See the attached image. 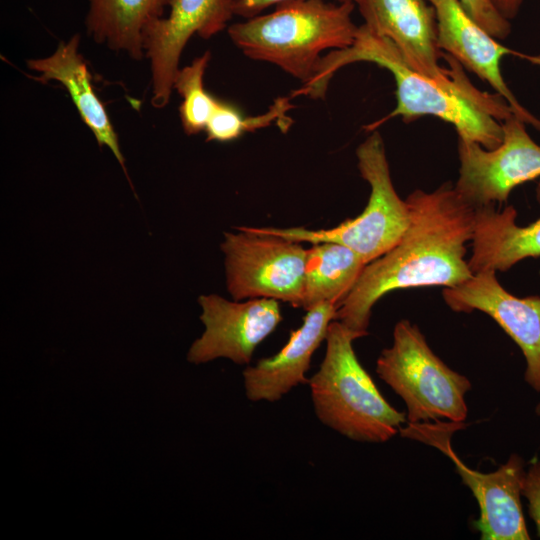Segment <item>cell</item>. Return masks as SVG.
<instances>
[{"mask_svg": "<svg viewBox=\"0 0 540 540\" xmlns=\"http://www.w3.org/2000/svg\"><path fill=\"white\" fill-rule=\"evenodd\" d=\"M409 225L385 254L366 264L337 309L336 319L359 338L368 334L372 307L388 292L457 286L472 275L465 260L475 208L450 182L432 192L414 190L406 199Z\"/></svg>", "mask_w": 540, "mask_h": 540, "instance_id": "obj_1", "label": "cell"}, {"mask_svg": "<svg viewBox=\"0 0 540 540\" xmlns=\"http://www.w3.org/2000/svg\"><path fill=\"white\" fill-rule=\"evenodd\" d=\"M442 57L452 68L447 81L435 80L412 69L389 39L374 34L362 24L353 43L324 55L310 80L292 95L323 99L339 69L356 62L373 63L388 70L396 85L397 104L382 121L401 117L410 123L433 116L453 125L458 138L476 142L485 149L496 148L502 142L501 123L514 114L513 110L498 93L476 88L452 56L442 52Z\"/></svg>", "mask_w": 540, "mask_h": 540, "instance_id": "obj_2", "label": "cell"}, {"mask_svg": "<svg viewBox=\"0 0 540 540\" xmlns=\"http://www.w3.org/2000/svg\"><path fill=\"white\" fill-rule=\"evenodd\" d=\"M354 9L348 1L287 0L270 13L228 26V34L246 57L276 65L304 84L323 52L353 43L358 30Z\"/></svg>", "mask_w": 540, "mask_h": 540, "instance_id": "obj_3", "label": "cell"}, {"mask_svg": "<svg viewBox=\"0 0 540 540\" xmlns=\"http://www.w3.org/2000/svg\"><path fill=\"white\" fill-rule=\"evenodd\" d=\"M359 337L338 320L327 330L326 352L308 379L315 414L322 424L358 442L383 443L407 422L391 406L359 362L353 341Z\"/></svg>", "mask_w": 540, "mask_h": 540, "instance_id": "obj_4", "label": "cell"}, {"mask_svg": "<svg viewBox=\"0 0 540 540\" xmlns=\"http://www.w3.org/2000/svg\"><path fill=\"white\" fill-rule=\"evenodd\" d=\"M376 372L407 407V423H463L470 380L447 366L429 347L417 325L398 321L393 344L382 350Z\"/></svg>", "mask_w": 540, "mask_h": 540, "instance_id": "obj_5", "label": "cell"}, {"mask_svg": "<svg viewBox=\"0 0 540 540\" xmlns=\"http://www.w3.org/2000/svg\"><path fill=\"white\" fill-rule=\"evenodd\" d=\"M360 175L371 188L363 212L330 229L309 230L303 227H264L270 233L310 244L336 242L359 254L366 264L394 247L404 235L410 211L393 185L382 136L377 130L356 149Z\"/></svg>", "mask_w": 540, "mask_h": 540, "instance_id": "obj_6", "label": "cell"}, {"mask_svg": "<svg viewBox=\"0 0 540 540\" xmlns=\"http://www.w3.org/2000/svg\"><path fill=\"white\" fill-rule=\"evenodd\" d=\"M237 230L225 232L221 244L232 298H270L301 307L307 249L264 227Z\"/></svg>", "mask_w": 540, "mask_h": 540, "instance_id": "obj_7", "label": "cell"}, {"mask_svg": "<svg viewBox=\"0 0 540 540\" xmlns=\"http://www.w3.org/2000/svg\"><path fill=\"white\" fill-rule=\"evenodd\" d=\"M435 423H408L399 432L435 446L450 458L478 503L480 515L475 526L482 540H529L521 503L526 472L523 458L512 454L505 464L489 473L473 470L460 460L450 444L451 433L464 423Z\"/></svg>", "mask_w": 540, "mask_h": 540, "instance_id": "obj_8", "label": "cell"}, {"mask_svg": "<svg viewBox=\"0 0 540 540\" xmlns=\"http://www.w3.org/2000/svg\"><path fill=\"white\" fill-rule=\"evenodd\" d=\"M198 302L205 331L187 355L188 361L195 364L227 358L248 365L256 347L282 321L279 301L270 298L232 302L211 294L200 296Z\"/></svg>", "mask_w": 540, "mask_h": 540, "instance_id": "obj_9", "label": "cell"}, {"mask_svg": "<svg viewBox=\"0 0 540 540\" xmlns=\"http://www.w3.org/2000/svg\"><path fill=\"white\" fill-rule=\"evenodd\" d=\"M169 14L151 23L144 32V51L150 60L152 99L165 107L174 89L179 60L192 36L210 38L234 16L233 0H171Z\"/></svg>", "mask_w": 540, "mask_h": 540, "instance_id": "obj_10", "label": "cell"}, {"mask_svg": "<svg viewBox=\"0 0 540 540\" xmlns=\"http://www.w3.org/2000/svg\"><path fill=\"white\" fill-rule=\"evenodd\" d=\"M443 298L455 312L479 310L489 315L520 348L526 362L524 380L540 393V296L517 297L499 283L496 271L484 270L444 288Z\"/></svg>", "mask_w": 540, "mask_h": 540, "instance_id": "obj_11", "label": "cell"}, {"mask_svg": "<svg viewBox=\"0 0 540 540\" xmlns=\"http://www.w3.org/2000/svg\"><path fill=\"white\" fill-rule=\"evenodd\" d=\"M427 1L436 12L438 48L487 82L506 100L517 117L540 131V118L520 104L500 71V61L506 55L522 56L539 65L540 57L517 53L500 44L470 17L459 0Z\"/></svg>", "mask_w": 540, "mask_h": 540, "instance_id": "obj_12", "label": "cell"}, {"mask_svg": "<svg viewBox=\"0 0 540 540\" xmlns=\"http://www.w3.org/2000/svg\"><path fill=\"white\" fill-rule=\"evenodd\" d=\"M359 10L363 24L389 39L412 69L439 81L451 78V66L439 64L436 12L427 0H365Z\"/></svg>", "mask_w": 540, "mask_h": 540, "instance_id": "obj_13", "label": "cell"}, {"mask_svg": "<svg viewBox=\"0 0 540 540\" xmlns=\"http://www.w3.org/2000/svg\"><path fill=\"white\" fill-rule=\"evenodd\" d=\"M337 308L323 303L307 311L302 325L290 333L286 345L274 356L260 359L243 371L246 397L253 402L280 400L294 387L308 383L312 355L326 339Z\"/></svg>", "mask_w": 540, "mask_h": 540, "instance_id": "obj_14", "label": "cell"}, {"mask_svg": "<svg viewBox=\"0 0 540 540\" xmlns=\"http://www.w3.org/2000/svg\"><path fill=\"white\" fill-rule=\"evenodd\" d=\"M536 192L540 199V179ZM516 217L513 206L503 210H497L494 204L475 208L472 255L468 260L473 274L507 271L523 259L540 257V218L519 226Z\"/></svg>", "mask_w": 540, "mask_h": 540, "instance_id": "obj_15", "label": "cell"}, {"mask_svg": "<svg viewBox=\"0 0 540 540\" xmlns=\"http://www.w3.org/2000/svg\"><path fill=\"white\" fill-rule=\"evenodd\" d=\"M80 36L60 42L55 52L42 59L27 61L29 69L40 75L37 80H51L62 84L68 91L83 122L94 134L99 146H107L125 171L117 134L100 99L93 90L91 75L85 61L78 53Z\"/></svg>", "mask_w": 540, "mask_h": 540, "instance_id": "obj_16", "label": "cell"}, {"mask_svg": "<svg viewBox=\"0 0 540 540\" xmlns=\"http://www.w3.org/2000/svg\"><path fill=\"white\" fill-rule=\"evenodd\" d=\"M87 32L97 43L142 60L144 32L163 17L171 0H88Z\"/></svg>", "mask_w": 540, "mask_h": 540, "instance_id": "obj_17", "label": "cell"}, {"mask_svg": "<svg viewBox=\"0 0 540 540\" xmlns=\"http://www.w3.org/2000/svg\"><path fill=\"white\" fill-rule=\"evenodd\" d=\"M365 266L362 257L343 244H311L306 250L301 308L308 311L332 303L338 309Z\"/></svg>", "mask_w": 540, "mask_h": 540, "instance_id": "obj_18", "label": "cell"}, {"mask_svg": "<svg viewBox=\"0 0 540 540\" xmlns=\"http://www.w3.org/2000/svg\"><path fill=\"white\" fill-rule=\"evenodd\" d=\"M210 57L211 53L206 51L195 58L190 65L179 69L174 81V89L182 97L179 107L181 124L188 135L205 131L219 100L204 87L203 79Z\"/></svg>", "mask_w": 540, "mask_h": 540, "instance_id": "obj_19", "label": "cell"}, {"mask_svg": "<svg viewBox=\"0 0 540 540\" xmlns=\"http://www.w3.org/2000/svg\"><path fill=\"white\" fill-rule=\"evenodd\" d=\"M465 11L492 37L506 39L511 24L496 8L492 0H459Z\"/></svg>", "mask_w": 540, "mask_h": 540, "instance_id": "obj_20", "label": "cell"}, {"mask_svg": "<svg viewBox=\"0 0 540 540\" xmlns=\"http://www.w3.org/2000/svg\"><path fill=\"white\" fill-rule=\"evenodd\" d=\"M522 496L528 502L529 516L533 520L540 537V460H534L525 472Z\"/></svg>", "mask_w": 540, "mask_h": 540, "instance_id": "obj_21", "label": "cell"}, {"mask_svg": "<svg viewBox=\"0 0 540 540\" xmlns=\"http://www.w3.org/2000/svg\"><path fill=\"white\" fill-rule=\"evenodd\" d=\"M287 0H233L234 15L245 19L261 14L265 9ZM352 2L361 7L365 0H338Z\"/></svg>", "mask_w": 540, "mask_h": 540, "instance_id": "obj_22", "label": "cell"}, {"mask_svg": "<svg viewBox=\"0 0 540 540\" xmlns=\"http://www.w3.org/2000/svg\"><path fill=\"white\" fill-rule=\"evenodd\" d=\"M498 11L508 20L519 12L523 0H492Z\"/></svg>", "mask_w": 540, "mask_h": 540, "instance_id": "obj_23", "label": "cell"}, {"mask_svg": "<svg viewBox=\"0 0 540 540\" xmlns=\"http://www.w3.org/2000/svg\"><path fill=\"white\" fill-rule=\"evenodd\" d=\"M535 413H536L537 416H540V401L538 402V404L535 407Z\"/></svg>", "mask_w": 540, "mask_h": 540, "instance_id": "obj_24", "label": "cell"}, {"mask_svg": "<svg viewBox=\"0 0 540 540\" xmlns=\"http://www.w3.org/2000/svg\"><path fill=\"white\" fill-rule=\"evenodd\" d=\"M540 118V117H539Z\"/></svg>", "mask_w": 540, "mask_h": 540, "instance_id": "obj_25", "label": "cell"}]
</instances>
